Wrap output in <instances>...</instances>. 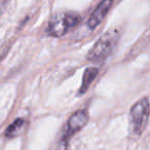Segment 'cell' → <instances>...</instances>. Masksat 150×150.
Listing matches in <instances>:
<instances>
[{
	"instance_id": "5",
	"label": "cell",
	"mask_w": 150,
	"mask_h": 150,
	"mask_svg": "<svg viewBox=\"0 0 150 150\" xmlns=\"http://www.w3.org/2000/svg\"><path fill=\"white\" fill-rule=\"evenodd\" d=\"M113 0H102L101 3L96 7L93 13L88 19L86 26L90 30H95L101 22L104 20L106 15L108 13L110 7L112 6Z\"/></svg>"
},
{
	"instance_id": "3",
	"label": "cell",
	"mask_w": 150,
	"mask_h": 150,
	"mask_svg": "<svg viewBox=\"0 0 150 150\" xmlns=\"http://www.w3.org/2000/svg\"><path fill=\"white\" fill-rule=\"evenodd\" d=\"M149 118V101L147 97L134 104L129 111V129L133 135L140 136L145 129Z\"/></svg>"
},
{
	"instance_id": "2",
	"label": "cell",
	"mask_w": 150,
	"mask_h": 150,
	"mask_svg": "<svg viewBox=\"0 0 150 150\" xmlns=\"http://www.w3.org/2000/svg\"><path fill=\"white\" fill-rule=\"evenodd\" d=\"M81 18L78 13L71 11L57 13L50 18L48 22L47 31L54 37H61L68 33L71 29L77 26Z\"/></svg>"
},
{
	"instance_id": "7",
	"label": "cell",
	"mask_w": 150,
	"mask_h": 150,
	"mask_svg": "<svg viewBox=\"0 0 150 150\" xmlns=\"http://www.w3.org/2000/svg\"><path fill=\"white\" fill-rule=\"evenodd\" d=\"M24 127H25V120L23 118H17L5 129V137L8 138V139H13V138L18 137L21 134V132L23 131Z\"/></svg>"
},
{
	"instance_id": "1",
	"label": "cell",
	"mask_w": 150,
	"mask_h": 150,
	"mask_svg": "<svg viewBox=\"0 0 150 150\" xmlns=\"http://www.w3.org/2000/svg\"><path fill=\"white\" fill-rule=\"evenodd\" d=\"M119 38V31L117 29H111L107 31L102 37L98 39L92 50L88 54V60L90 62H103L112 52Z\"/></svg>"
},
{
	"instance_id": "4",
	"label": "cell",
	"mask_w": 150,
	"mask_h": 150,
	"mask_svg": "<svg viewBox=\"0 0 150 150\" xmlns=\"http://www.w3.org/2000/svg\"><path fill=\"white\" fill-rule=\"evenodd\" d=\"M88 113L86 109H80V110L76 111L73 113L68 119L66 125H65L64 132H63L62 139H61L60 143H64L65 147H67L69 143V140L71 137L75 135V134L79 132L84 125L88 123Z\"/></svg>"
},
{
	"instance_id": "8",
	"label": "cell",
	"mask_w": 150,
	"mask_h": 150,
	"mask_svg": "<svg viewBox=\"0 0 150 150\" xmlns=\"http://www.w3.org/2000/svg\"><path fill=\"white\" fill-rule=\"evenodd\" d=\"M5 1H6V0H0V13H1V9H2V8H1V5H2Z\"/></svg>"
},
{
	"instance_id": "6",
	"label": "cell",
	"mask_w": 150,
	"mask_h": 150,
	"mask_svg": "<svg viewBox=\"0 0 150 150\" xmlns=\"http://www.w3.org/2000/svg\"><path fill=\"white\" fill-rule=\"evenodd\" d=\"M99 74V69L96 67H88L83 73V77H82L81 86L79 88V95H82L88 91L92 82L96 79V77Z\"/></svg>"
}]
</instances>
